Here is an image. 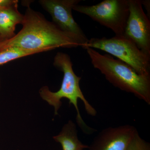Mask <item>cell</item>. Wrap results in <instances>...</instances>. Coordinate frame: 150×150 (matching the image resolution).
I'll list each match as a JSON object with an SVG mask.
<instances>
[{
	"mask_svg": "<svg viewBox=\"0 0 150 150\" xmlns=\"http://www.w3.org/2000/svg\"><path fill=\"white\" fill-rule=\"evenodd\" d=\"M128 150H150V144L137 134L132 140Z\"/></svg>",
	"mask_w": 150,
	"mask_h": 150,
	"instance_id": "cell-12",
	"label": "cell"
},
{
	"mask_svg": "<svg viewBox=\"0 0 150 150\" xmlns=\"http://www.w3.org/2000/svg\"><path fill=\"white\" fill-rule=\"evenodd\" d=\"M18 3L13 5L0 8V36L7 40L16 35V27L22 24L24 15L19 12L18 9Z\"/></svg>",
	"mask_w": 150,
	"mask_h": 150,
	"instance_id": "cell-9",
	"label": "cell"
},
{
	"mask_svg": "<svg viewBox=\"0 0 150 150\" xmlns=\"http://www.w3.org/2000/svg\"><path fill=\"white\" fill-rule=\"evenodd\" d=\"M41 53L40 51L24 50L21 48L10 47L0 51V66L21 57Z\"/></svg>",
	"mask_w": 150,
	"mask_h": 150,
	"instance_id": "cell-11",
	"label": "cell"
},
{
	"mask_svg": "<svg viewBox=\"0 0 150 150\" xmlns=\"http://www.w3.org/2000/svg\"><path fill=\"white\" fill-rule=\"evenodd\" d=\"M129 2V14L123 35L150 57V19L145 14L141 1Z\"/></svg>",
	"mask_w": 150,
	"mask_h": 150,
	"instance_id": "cell-7",
	"label": "cell"
},
{
	"mask_svg": "<svg viewBox=\"0 0 150 150\" xmlns=\"http://www.w3.org/2000/svg\"><path fill=\"white\" fill-rule=\"evenodd\" d=\"M73 10L111 30L115 35L124 34L129 14V0H104L92 6L78 4Z\"/></svg>",
	"mask_w": 150,
	"mask_h": 150,
	"instance_id": "cell-5",
	"label": "cell"
},
{
	"mask_svg": "<svg viewBox=\"0 0 150 150\" xmlns=\"http://www.w3.org/2000/svg\"><path fill=\"white\" fill-rule=\"evenodd\" d=\"M53 139L61 144L62 150H83L88 148V146L84 144L79 139L76 127L71 121L65 124L60 133Z\"/></svg>",
	"mask_w": 150,
	"mask_h": 150,
	"instance_id": "cell-10",
	"label": "cell"
},
{
	"mask_svg": "<svg viewBox=\"0 0 150 150\" xmlns=\"http://www.w3.org/2000/svg\"><path fill=\"white\" fill-rule=\"evenodd\" d=\"M80 0H40V5L50 14L52 22L59 29L74 38L84 49L88 39L73 18L72 11Z\"/></svg>",
	"mask_w": 150,
	"mask_h": 150,
	"instance_id": "cell-6",
	"label": "cell"
},
{
	"mask_svg": "<svg viewBox=\"0 0 150 150\" xmlns=\"http://www.w3.org/2000/svg\"><path fill=\"white\" fill-rule=\"evenodd\" d=\"M26 5L22 28L13 37L0 43V51L10 47L43 52L61 47H81L74 38L30 8L29 4Z\"/></svg>",
	"mask_w": 150,
	"mask_h": 150,
	"instance_id": "cell-1",
	"label": "cell"
},
{
	"mask_svg": "<svg viewBox=\"0 0 150 150\" xmlns=\"http://www.w3.org/2000/svg\"><path fill=\"white\" fill-rule=\"evenodd\" d=\"M134 126L125 125L103 129L95 138L88 150H128L138 134Z\"/></svg>",
	"mask_w": 150,
	"mask_h": 150,
	"instance_id": "cell-8",
	"label": "cell"
},
{
	"mask_svg": "<svg viewBox=\"0 0 150 150\" xmlns=\"http://www.w3.org/2000/svg\"><path fill=\"white\" fill-rule=\"evenodd\" d=\"M142 5L144 6L147 12L148 17L150 19V1L149 0H144L141 1Z\"/></svg>",
	"mask_w": 150,
	"mask_h": 150,
	"instance_id": "cell-14",
	"label": "cell"
},
{
	"mask_svg": "<svg viewBox=\"0 0 150 150\" xmlns=\"http://www.w3.org/2000/svg\"><path fill=\"white\" fill-rule=\"evenodd\" d=\"M18 3V0H0V8L8 7Z\"/></svg>",
	"mask_w": 150,
	"mask_h": 150,
	"instance_id": "cell-13",
	"label": "cell"
},
{
	"mask_svg": "<svg viewBox=\"0 0 150 150\" xmlns=\"http://www.w3.org/2000/svg\"><path fill=\"white\" fill-rule=\"evenodd\" d=\"M4 41H5V40L4 39H3L2 38H1L0 36V43H2V42Z\"/></svg>",
	"mask_w": 150,
	"mask_h": 150,
	"instance_id": "cell-15",
	"label": "cell"
},
{
	"mask_svg": "<svg viewBox=\"0 0 150 150\" xmlns=\"http://www.w3.org/2000/svg\"><path fill=\"white\" fill-rule=\"evenodd\" d=\"M0 85H1V80H0Z\"/></svg>",
	"mask_w": 150,
	"mask_h": 150,
	"instance_id": "cell-16",
	"label": "cell"
},
{
	"mask_svg": "<svg viewBox=\"0 0 150 150\" xmlns=\"http://www.w3.org/2000/svg\"><path fill=\"white\" fill-rule=\"evenodd\" d=\"M54 65L64 73L61 88L58 91L53 92L47 86H44L39 90L40 97L54 107L55 115H58V111L62 104L61 99L64 98L69 99V104H73L76 111V119L81 129L86 134H93L96 130L88 126L84 121L78 107V99L83 101L89 115L96 116L97 111L87 100L81 90L79 83L81 78L77 76L74 72L70 56L63 52H58L54 57Z\"/></svg>",
	"mask_w": 150,
	"mask_h": 150,
	"instance_id": "cell-2",
	"label": "cell"
},
{
	"mask_svg": "<svg viewBox=\"0 0 150 150\" xmlns=\"http://www.w3.org/2000/svg\"><path fill=\"white\" fill-rule=\"evenodd\" d=\"M88 48L107 52L129 65L139 74L150 76V57L124 35L108 38H93L88 39L84 49Z\"/></svg>",
	"mask_w": 150,
	"mask_h": 150,
	"instance_id": "cell-4",
	"label": "cell"
},
{
	"mask_svg": "<svg viewBox=\"0 0 150 150\" xmlns=\"http://www.w3.org/2000/svg\"><path fill=\"white\" fill-rule=\"evenodd\" d=\"M86 49L92 64L110 83L150 105V76L139 74L129 65L109 55H102L93 48Z\"/></svg>",
	"mask_w": 150,
	"mask_h": 150,
	"instance_id": "cell-3",
	"label": "cell"
}]
</instances>
